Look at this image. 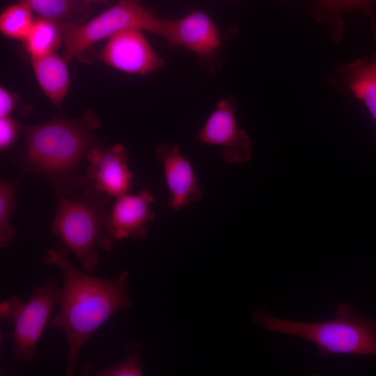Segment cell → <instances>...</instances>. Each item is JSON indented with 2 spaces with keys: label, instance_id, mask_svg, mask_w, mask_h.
<instances>
[{
  "label": "cell",
  "instance_id": "cell-1",
  "mask_svg": "<svg viewBox=\"0 0 376 376\" xmlns=\"http://www.w3.org/2000/svg\"><path fill=\"white\" fill-rule=\"evenodd\" d=\"M69 252L61 242L43 256L44 262L58 267L63 277L59 309L49 326L61 329L66 338L67 376L73 375L79 354L93 334L132 303L127 295V270L115 280L94 276L75 267L68 260Z\"/></svg>",
  "mask_w": 376,
  "mask_h": 376
},
{
  "label": "cell",
  "instance_id": "cell-2",
  "mask_svg": "<svg viewBox=\"0 0 376 376\" xmlns=\"http://www.w3.org/2000/svg\"><path fill=\"white\" fill-rule=\"evenodd\" d=\"M100 120L88 109L81 118L54 117L41 124L22 125V150L13 164L22 173H33L44 179L56 197L73 196L88 183L77 169L88 152L103 143L95 130Z\"/></svg>",
  "mask_w": 376,
  "mask_h": 376
},
{
  "label": "cell",
  "instance_id": "cell-3",
  "mask_svg": "<svg viewBox=\"0 0 376 376\" xmlns=\"http://www.w3.org/2000/svg\"><path fill=\"white\" fill-rule=\"evenodd\" d=\"M253 320L267 331L312 343L323 356L376 355V320L359 314L350 304H339L335 317L324 322L285 320L266 313L263 308L255 311Z\"/></svg>",
  "mask_w": 376,
  "mask_h": 376
},
{
  "label": "cell",
  "instance_id": "cell-4",
  "mask_svg": "<svg viewBox=\"0 0 376 376\" xmlns=\"http://www.w3.org/2000/svg\"><path fill=\"white\" fill-rule=\"evenodd\" d=\"M52 233L72 251L82 269L91 272L97 267V247L103 237L111 197L88 182L73 196L56 197Z\"/></svg>",
  "mask_w": 376,
  "mask_h": 376
},
{
  "label": "cell",
  "instance_id": "cell-5",
  "mask_svg": "<svg viewBox=\"0 0 376 376\" xmlns=\"http://www.w3.org/2000/svg\"><path fill=\"white\" fill-rule=\"evenodd\" d=\"M167 25L168 20L157 17L140 0H118L115 5L90 20L61 26L63 57L67 62L79 57L97 42L124 30L146 31L164 39Z\"/></svg>",
  "mask_w": 376,
  "mask_h": 376
},
{
  "label": "cell",
  "instance_id": "cell-6",
  "mask_svg": "<svg viewBox=\"0 0 376 376\" xmlns=\"http://www.w3.org/2000/svg\"><path fill=\"white\" fill-rule=\"evenodd\" d=\"M233 31H222L204 10H195L180 18L168 20L164 40L169 47H182L194 53L207 73L213 74L221 65L224 42Z\"/></svg>",
  "mask_w": 376,
  "mask_h": 376
},
{
  "label": "cell",
  "instance_id": "cell-7",
  "mask_svg": "<svg viewBox=\"0 0 376 376\" xmlns=\"http://www.w3.org/2000/svg\"><path fill=\"white\" fill-rule=\"evenodd\" d=\"M61 289L52 277L36 287L26 302L23 303L12 322V352L17 360L29 362L36 353V347L55 307L59 304Z\"/></svg>",
  "mask_w": 376,
  "mask_h": 376
},
{
  "label": "cell",
  "instance_id": "cell-8",
  "mask_svg": "<svg viewBox=\"0 0 376 376\" xmlns=\"http://www.w3.org/2000/svg\"><path fill=\"white\" fill-rule=\"evenodd\" d=\"M237 106L231 95L221 99L196 134L201 144L221 147V158L231 164L246 162L252 156L251 140L237 125Z\"/></svg>",
  "mask_w": 376,
  "mask_h": 376
},
{
  "label": "cell",
  "instance_id": "cell-9",
  "mask_svg": "<svg viewBox=\"0 0 376 376\" xmlns=\"http://www.w3.org/2000/svg\"><path fill=\"white\" fill-rule=\"evenodd\" d=\"M154 201L152 193L147 189L115 198L99 248L102 251H109L115 242L123 239L144 238L148 232L146 224L155 217L150 208Z\"/></svg>",
  "mask_w": 376,
  "mask_h": 376
},
{
  "label": "cell",
  "instance_id": "cell-10",
  "mask_svg": "<svg viewBox=\"0 0 376 376\" xmlns=\"http://www.w3.org/2000/svg\"><path fill=\"white\" fill-rule=\"evenodd\" d=\"M142 31L128 29L112 35L100 52L98 58L129 74L144 75L159 70L165 62Z\"/></svg>",
  "mask_w": 376,
  "mask_h": 376
},
{
  "label": "cell",
  "instance_id": "cell-11",
  "mask_svg": "<svg viewBox=\"0 0 376 376\" xmlns=\"http://www.w3.org/2000/svg\"><path fill=\"white\" fill-rule=\"evenodd\" d=\"M92 148L86 159L88 162L86 176L99 191L111 198L129 193L132 187L134 173L127 163L129 153L121 144Z\"/></svg>",
  "mask_w": 376,
  "mask_h": 376
},
{
  "label": "cell",
  "instance_id": "cell-12",
  "mask_svg": "<svg viewBox=\"0 0 376 376\" xmlns=\"http://www.w3.org/2000/svg\"><path fill=\"white\" fill-rule=\"evenodd\" d=\"M155 154L162 164L169 194L168 205L173 210H178L200 200L202 190L197 177L178 145L174 143L157 145Z\"/></svg>",
  "mask_w": 376,
  "mask_h": 376
},
{
  "label": "cell",
  "instance_id": "cell-13",
  "mask_svg": "<svg viewBox=\"0 0 376 376\" xmlns=\"http://www.w3.org/2000/svg\"><path fill=\"white\" fill-rule=\"evenodd\" d=\"M329 80L340 92L362 101L376 123V52L370 59L338 65Z\"/></svg>",
  "mask_w": 376,
  "mask_h": 376
},
{
  "label": "cell",
  "instance_id": "cell-14",
  "mask_svg": "<svg viewBox=\"0 0 376 376\" xmlns=\"http://www.w3.org/2000/svg\"><path fill=\"white\" fill-rule=\"evenodd\" d=\"M30 58L35 77L42 91L54 106L59 109L69 88L68 62L56 52Z\"/></svg>",
  "mask_w": 376,
  "mask_h": 376
},
{
  "label": "cell",
  "instance_id": "cell-15",
  "mask_svg": "<svg viewBox=\"0 0 376 376\" xmlns=\"http://www.w3.org/2000/svg\"><path fill=\"white\" fill-rule=\"evenodd\" d=\"M40 17L61 26L85 22L90 4L81 0H17Z\"/></svg>",
  "mask_w": 376,
  "mask_h": 376
},
{
  "label": "cell",
  "instance_id": "cell-16",
  "mask_svg": "<svg viewBox=\"0 0 376 376\" xmlns=\"http://www.w3.org/2000/svg\"><path fill=\"white\" fill-rule=\"evenodd\" d=\"M315 9L322 19L330 21L334 38H339L343 24H340V15L349 10L359 9L368 17L372 28L373 40L376 45L375 0H313Z\"/></svg>",
  "mask_w": 376,
  "mask_h": 376
},
{
  "label": "cell",
  "instance_id": "cell-17",
  "mask_svg": "<svg viewBox=\"0 0 376 376\" xmlns=\"http://www.w3.org/2000/svg\"><path fill=\"white\" fill-rule=\"evenodd\" d=\"M22 41L30 58L56 52L63 41L61 26L40 17L35 19L30 32Z\"/></svg>",
  "mask_w": 376,
  "mask_h": 376
},
{
  "label": "cell",
  "instance_id": "cell-18",
  "mask_svg": "<svg viewBox=\"0 0 376 376\" xmlns=\"http://www.w3.org/2000/svg\"><path fill=\"white\" fill-rule=\"evenodd\" d=\"M20 178L0 181V247H8L15 238L16 231L10 224L17 206L16 191Z\"/></svg>",
  "mask_w": 376,
  "mask_h": 376
},
{
  "label": "cell",
  "instance_id": "cell-19",
  "mask_svg": "<svg viewBox=\"0 0 376 376\" xmlns=\"http://www.w3.org/2000/svg\"><path fill=\"white\" fill-rule=\"evenodd\" d=\"M32 10L17 2L6 8L0 15V30L9 38L24 40L34 23Z\"/></svg>",
  "mask_w": 376,
  "mask_h": 376
},
{
  "label": "cell",
  "instance_id": "cell-20",
  "mask_svg": "<svg viewBox=\"0 0 376 376\" xmlns=\"http://www.w3.org/2000/svg\"><path fill=\"white\" fill-rule=\"evenodd\" d=\"M81 373L84 375L95 376H141L143 375L141 361L136 352H130L120 362L112 366L95 368L91 363H86Z\"/></svg>",
  "mask_w": 376,
  "mask_h": 376
},
{
  "label": "cell",
  "instance_id": "cell-21",
  "mask_svg": "<svg viewBox=\"0 0 376 376\" xmlns=\"http://www.w3.org/2000/svg\"><path fill=\"white\" fill-rule=\"evenodd\" d=\"M22 125L10 116L0 118V150H8L15 142Z\"/></svg>",
  "mask_w": 376,
  "mask_h": 376
},
{
  "label": "cell",
  "instance_id": "cell-22",
  "mask_svg": "<svg viewBox=\"0 0 376 376\" xmlns=\"http://www.w3.org/2000/svg\"><path fill=\"white\" fill-rule=\"evenodd\" d=\"M22 304V300L16 296H11L1 301L0 304L1 319L12 324Z\"/></svg>",
  "mask_w": 376,
  "mask_h": 376
},
{
  "label": "cell",
  "instance_id": "cell-23",
  "mask_svg": "<svg viewBox=\"0 0 376 376\" xmlns=\"http://www.w3.org/2000/svg\"><path fill=\"white\" fill-rule=\"evenodd\" d=\"M17 96L4 87H0V118L10 116L15 108Z\"/></svg>",
  "mask_w": 376,
  "mask_h": 376
},
{
  "label": "cell",
  "instance_id": "cell-24",
  "mask_svg": "<svg viewBox=\"0 0 376 376\" xmlns=\"http://www.w3.org/2000/svg\"><path fill=\"white\" fill-rule=\"evenodd\" d=\"M87 3H101L104 5H109V0H81Z\"/></svg>",
  "mask_w": 376,
  "mask_h": 376
}]
</instances>
